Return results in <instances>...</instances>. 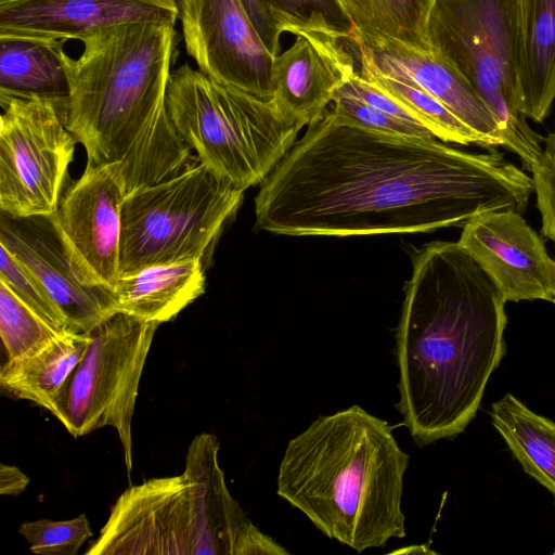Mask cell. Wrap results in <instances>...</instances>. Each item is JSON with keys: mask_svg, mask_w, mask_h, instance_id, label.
<instances>
[{"mask_svg": "<svg viewBox=\"0 0 555 555\" xmlns=\"http://www.w3.org/2000/svg\"><path fill=\"white\" fill-rule=\"evenodd\" d=\"M189 55L211 79L270 100L275 56L266 48L241 0H179Z\"/></svg>", "mask_w": 555, "mask_h": 555, "instance_id": "11", "label": "cell"}, {"mask_svg": "<svg viewBox=\"0 0 555 555\" xmlns=\"http://www.w3.org/2000/svg\"><path fill=\"white\" fill-rule=\"evenodd\" d=\"M361 72L395 78L437 98L482 140L485 147L505 146L493 114L474 88L448 62L400 41L354 35Z\"/></svg>", "mask_w": 555, "mask_h": 555, "instance_id": "16", "label": "cell"}, {"mask_svg": "<svg viewBox=\"0 0 555 555\" xmlns=\"http://www.w3.org/2000/svg\"><path fill=\"white\" fill-rule=\"evenodd\" d=\"M506 300L459 242L414 258L397 328L399 402L417 446L462 434L504 354Z\"/></svg>", "mask_w": 555, "mask_h": 555, "instance_id": "2", "label": "cell"}, {"mask_svg": "<svg viewBox=\"0 0 555 555\" xmlns=\"http://www.w3.org/2000/svg\"><path fill=\"white\" fill-rule=\"evenodd\" d=\"M18 532L28 542L30 551L40 555H76L93 534L86 514L66 520L25 521Z\"/></svg>", "mask_w": 555, "mask_h": 555, "instance_id": "27", "label": "cell"}, {"mask_svg": "<svg viewBox=\"0 0 555 555\" xmlns=\"http://www.w3.org/2000/svg\"><path fill=\"white\" fill-rule=\"evenodd\" d=\"M205 291L201 259L156 264L121 274L113 289L116 312L162 324Z\"/></svg>", "mask_w": 555, "mask_h": 555, "instance_id": "18", "label": "cell"}, {"mask_svg": "<svg viewBox=\"0 0 555 555\" xmlns=\"http://www.w3.org/2000/svg\"><path fill=\"white\" fill-rule=\"evenodd\" d=\"M29 483L28 477L14 465H0V493L17 496Z\"/></svg>", "mask_w": 555, "mask_h": 555, "instance_id": "33", "label": "cell"}, {"mask_svg": "<svg viewBox=\"0 0 555 555\" xmlns=\"http://www.w3.org/2000/svg\"><path fill=\"white\" fill-rule=\"evenodd\" d=\"M65 41L0 37V95L42 98L65 107L72 63Z\"/></svg>", "mask_w": 555, "mask_h": 555, "instance_id": "19", "label": "cell"}, {"mask_svg": "<svg viewBox=\"0 0 555 555\" xmlns=\"http://www.w3.org/2000/svg\"><path fill=\"white\" fill-rule=\"evenodd\" d=\"M243 194L198 162L127 195L120 212V275L190 259L205 264Z\"/></svg>", "mask_w": 555, "mask_h": 555, "instance_id": "8", "label": "cell"}, {"mask_svg": "<svg viewBox=\"0 0 555 555\" xmlns=\"http://www.w3.org/2000/svg\"><path fill=\"white\" fill-rule=\"evenodd\" d=\"M551 302H553L555 305V292H554V296H553V299Z\"/></svg>", "mask_w": 555, "mask_h": 555, "instance_id": "34", "label": "cell"}, {"mask_svg": "<svg viewBox=\"0 0 555 555\" xmlns=\"http://www.w3.org/2000/svg\"><path fill=\"white\" fill-rule=\"evenodd\" d=\"M64 333L0 281V336L5 361L37 351Z\"/></svg>", "mask_w": 555, "mask_h": 555, "instance_id": "26", "label": "cell"}, {"mask_svg": "<svg viewBox=\"0 0 555 555\" xmlns=\"http://www.w3.org/2000/svg\"><path fill=\"white\" fill-rule=\"evenodd\" d=\"M177 0H0V37L82 41L141 23L175 25Z\"/></svg>", "mask_w": 555, "mask_h": 555, "instance_id": "15", "label": "cell"}, {"mask_svg": "<svg viewBox=\"0 0 555 555\" xmlns=\"http://www.w3.org/2000/svg\"><path fill=\"white\" fill-rule=\"evenodd\" d=\"M522 113L535 122L555 100V0H521Z\"/></svg>", "mask_w": 555, "mask_h": 555, "instance_id": "21", "label": "cell"}, {"mask_svg": "<svg viewBox=\"0 0 555 555\" xmlns=\"http://www.w3.org/2000/svg\"><path fill=\"white\" fill-rule=\"evenodd\" d=\"M430 51L448 62L485 101L524 166L539 162L543 140L522 113L521 0H434L427 21Z\"/></svg>", "mask_w": 555, "mask_h": 555, "instance_id": "7", "label": "cell"}, {"mask_svg": "<svg viewBox=\"0 0 555 555\" xmlns=\"http://www.w3.org/2000/svg\"><path fill=\"white\" fill-rule=\"evenodd\" d=\"M159 324L117 312L89 332L91 341L50 409L75 438L102 427L119 437L132 470V417L140 379Z\"/></svg>", "mask_w": 555, "mask_h": 555, "instance_id": "9", "label": "cell"}, {"mask_svg": "<svg viewBox=\"0 0 555 555\" xmlns=\"http://www.w3.org/2000/svg\"><path fill=\"white\" fill-rule=\"evenodd\" d=\"M0 281L49 323L64 332H69L63 314L44 287L2 245H0Z\"/></svg>", "mask_w": 555, "mask_h": 555, "instance_id": "28", "label": "cell"}, {"mask_svg": "<svg viewBox=\"0 0 555 555\" xmlns=\"http://www.w3.org/2000/svg\"><path fill=\"white\" fill-rule=\"evenodd\" d=\"M333 102L335 114L362 128L388 134L436 138L424 126L402 121L354 98L335 94Z\"/></svg>", "mask_w": 555, "mask_h": 555, "instance_id": "29", "label": "cell"}, {"mask_svg": "<svg viewBox=\"0 0 555 555\" xmlns=\"http://www.w3.org/2000/svg\"><path fill=\"white\" fill-rule=\"evenodd\" d=\"M166 106L198 162L244 191L270 175L304 127L271 99L220 83L189 64L171 74Z\"/></svg>", "mask_w": 555, "mask_h": 555, "instance_id": "6", "label": "cell"}, {"mask_svg": "<svg viewBox=\"0 0 555 555\" xmlns=\"http://www.w3.org/2000/svg\"><path fill=\"white\" fill-rule=\"evenodd\" d=\"M408 465L388 423L351 405L319 416L288 442L278 494L327 538L361 553L406 535Z\"/></svg>", "mask_w": 555, "mask_h": 555, "instance_id": "3", "label": "cell"}, {"mask_svg": "<svg viewBox=\"0 0 555 555\" xmlns=\"http://www.w3.org/2000/svg\"><path fill=\"white\" fill-rule=\"evenodd\" d=\"M532 178L495 150L388 134L333 111L261 182L256 225L293 236L429 232L492 211L522 214Z\"/></svg>", "mask_w": 555, "mask_h": 555, "instance_id": "1", "label": "cell"}, {"mask_svg": "<svg viewBox=\"0 0 555 555\" xmlns=\"http://www.w3.org/2000/svg\"><path fill=\"white\" fill-rule=\"evenodd\" d=\"M335 94L354 98L402 121L423 126L414 114L402 103L375 82L360 74H352L350 78L337 89Z\"/></svg>", "mask_w": 555, "mask_h": 555, "instance_id": "31", "label": "cell"}, {"mask_svg": "<svg viewBox=\"0 0 555 555\" xmlns=\"http://www.w3.org/2000/svg\"><path fill=\"white\" fill-rule=\"evenodd\" d=\"M81 42V54L70 63L65 122L85 147L87 164L117 163L157 139L170 120L166 94L175 25H121Z\"/></svg>", "mask_w": 555, "mask_h": 555, "instance_id": "5", "label": "cell"}, {"mask_svg": "<svg viewBox=\"0 0 555 555\" xmlns=\"http://www.w3.org/2000/svg\"><path fill=\"white\" fill-rule=\"evenodd\" d=\"M0 245L44 287L72 333H88L114 315L113 291L88 281L69 258L50 216L1 211Z\"/></svg>", "mask_w": 555, "mask_h": 555, "instance_id": "13", "label": "cell"}, {"mask_svg": "<svg viewBox=\"0 0 555 555\" xmlns=\"http://www.w3.org/2000/svg\"><path fill=\"white\" fill-rule=\"evenodd\" d=\"M542 234L555 243V132L545 139L539 162L531 168Z\"/></svg>", "mask_w": 555, "mask_h": 555, "instance_id": "30", "label": "cell"}, {"mask_svg": "<svg viewBox=\"0 0 555 555\" xmlns=\"http://www.w3.org/2000/svg\"><path fill=\"white\" fill-rule=\"evenodd\" d=\"M490 416L524 470L555 496V423L512 393L492 404Z\"/></svg>", "mask_w": 555, "mask_h": 555, "instance_id": "22", "label": "cell"}, {"mask_svg": "<svg viewBox=\"0 0 555 555\" xmlns=\"http://www.w3.org/2000/svg\"><path fill=\"white\" fill-rule=\"evenodd\" d=\"M459 244L478 262L506 301H552L555 260L521 214L479 215L463 227Z\"/></svg>", "mask_w": 555, "mask_h": 555, "instance_id": "14", "label": "cell"}, {"mask_svg": "<svg viewBox=\"0 0 555 555\" xmlns=\"http://www.w3.org/2000/svg\"><path fill=\"white\" fill-rule=\"evenodd\" d=\"M241 1L267 50L272 55L276 56L280 48L279 41L282 31L270 18L260 0Z\"/></svg>", "mask_w": 555, "mask_h": 555, "instance_id": "32", "label": "cell"}, {"mask_svg": "<svg viewBox=\"0 0 555 555\" xmlns=\"http://www.w3.org/2000/svg\"><path fill=\"white\" fill-rule=\"evenodd\" d=\"M90 341L89 332H67L37 351L2 362V391L49 410L54 397L83 357Z\"/></svg>", "mask_w": 555, "mask_h": 555, "instance_id": "20", "label": "cell"}, {"mask_svg": "<svg viewBox=\"0 0 555 555\" xmlns=\"http://www.w3.org/2000/svg\"><path fill=\"white\" fill-rule=\"evenodd\" d=\"M338 1L353 23L354 35L391 39L430 51L427 21L434 0Z\"/></svg>", "mask_w": 555, "mask_h": 555, "instance_id": "23", "label": "cell"}, {"mask_svg": "<svg viewBox=\"0 0 555 555\" xmlns=\"http://www.w3.org/2000/svg\"><path fill=\"white\" fill-rule=\"evenodd\" d=\"M0 208L14 217L50 216L59 207L75 135L64 105L0 95Z\"/></svg>", "mask_w": 555, "mask_h": 555, "instance_id": "10", "label": "cell"}, {"mask_svg": "<svg viewBox=\"0 0 555 555\" xmlns=\"http://www.w3.org/2000/svg\"><path fill=\"white\" fill-rule=\"evenodd\" d=\"M295 36L294 44L274 59L271 100L283 115L309 126L356 72L338 39L308 31Z\"/></svg>", "mask_w": 555, "mask_h": 555, "instance_id": "17", "label": "cell"}, {"mask_svg": "<svg viewBox=\"0 0 555 555\" xmlns=\"http://www.w3.org/2000/svg\"><path fill=\"white\" fill-rule=\"evenodd\" d=\"M282 33H317L336 39H351L353 23L338 0H260Z\"/></svg>", "mask_w": 555, "mask_h": 555, "instance_id": "25", "label": "cell"}, {"mask_svg": "<svg viewBox=\"0 0 555 555\" xmlns=\"http://www.w3.org/2000/svg\"><path fill=\"white\" fill-rule=\"evenodd\" d=\"M555 132V131H554Z\"/></svg>", "mask_w": 555, "mask_h": 555, "instance_id": "35", "label": "cell"}, {"mask_svg": "<svg viewBox=\"0 0 555 555\" xmlns=\"http://www.w3.org/2000/svg\"><path fill=\"white\" fill-rule=\"evenodd\" d=\"M125 194L108 164H87L50 215L76 268L113 291L120 276V212Z\"/></svg>", "mask_w": 555, "mask_h": 555, "instance_id": "12", "label": "cell"}, {"mask_svg": "<svg viewBox=\"0 0 555 555\" xmlns=\"http://www.w3.org/2000/svg\"><path fill=\"white\" fill-rule=\"evenodd\" d=\"M402 103L418 121L442 142L483 145L481 138L437 98L420 87L395 78L361 72Z\"/></svg>", "mask_w": 555, "mask_h": 555, "instance_id": "24", "label": "cell"}, {"mask_svg": "<svg viewBox=\"0 0 555 555\" xmlns=\"http://www.w3.org/2000/svg\"><path fill=\"white\" fill-rule=\"evenodd\" d=\"M214 434L196 435L180 475L129 487L86 555L288 554L231 495Z\"/></svg>", "mask_w": 555, "mask_h": 555, "instance_id": "4", "label": "cell"}]
</instances>
